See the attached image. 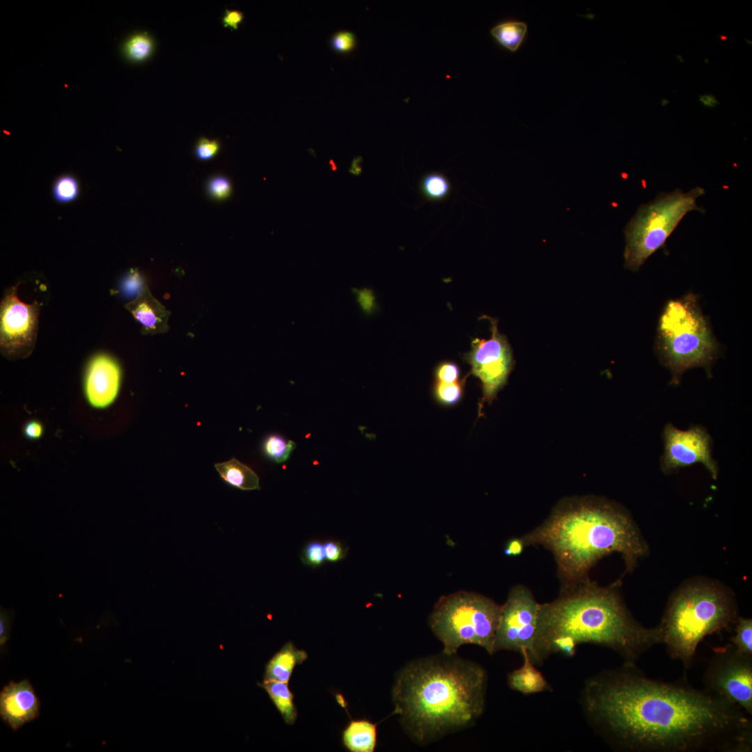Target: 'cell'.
<instances>
[{
	"mask_svg": "<svg viewBox=\"0 0 752 752\" xmlns=\"http://www.w3.org/2000/svg\"><path fill=\"white\" fill-rule=\"evenodd\" d=\"M123 285L126 290L131 293L136 292L137 290L136 288H144L146 286L142 287L141 277L136 271L133 270L125 279Z\"/></svg>",
	"mask_w": 752,
	"mask_h": 752,
	"instance_id": "37",
	"label": "cell"
},
{
	"mask_svg": "<svg viewBox=\"0 0 752 752\" xmlns=\"http://www.w3.org/2000/svg\"><path fill=\"white\" fill-rule=\"evenodd\" d=\"M657 350L674 384L691 368L703 367L710 373L718 345L695 295L666 303L657 327Z\"/></svg>",
	"mask_w": 752,
	"mask_h": 752,
	"instance_id": "6",
	"label": "cell"
},
{
	"mask_svg": "<svg viewBox=\"0 0 752 752\" xmlns=\"http://www.w3.org/2000/svg\"><path fill=\"white\" fill-rule=\"evenodd\" d=\"M307 659V654L292 643H286L268 662L265 680L288 682L296 665Z\"/></svg>",
	"mask_w": 752,
	"mask_h": 752,
	"instance_id": "18",
	"label": "cell"
},
{
	"mask_svg": "<svg viewBox=\"0 0 752 752\" xmlns=\"http://www.w3.org/2000/svg\"><path fill=\"white\" fill-rule=\"evenodd\" d=\"M244 19V15L239 10H226L223 17L222 22L225 27H230L237 29L238 25Z\"/></svg>",
	"mask_w": 752,
	"mask_h": 752,
	"instance_id": "36",
	"label": "cell"
},
{
	"mask_svg": "<svg viewBox=\"0 0 752 752\" xmlns=\"http://www.w3.org/2000/svg\"><path fill=\"white\" fill-rule=\"evenodd\" d=\"M730 644L740 653L752 657V620L738 617Z\"/></svg>",
	"mask_w": 752,
	"mask_h": 752,
	"instance_id": "27",
	"label": "cell"
},
{
	"mask_svg": "<svg viewBox=\"0 0 752 752\" xmlns=\"http://www.w3.org/2000/svg\"><path fill=\"white\" fill-rule=\"evenodd\" d=\"M221 479L242 490L260 489L258 475L235 458L214 465Z\"/></svg>",
	"mask_w": 752,
	"mask_h": 752,
	"instance_id": "20",
	"label": "cell"
},
{
	"mask_svg": "<svg viewBox=\"0 0 752 752\" xmlns=\"http://www.w3.org/2000/svg\"><path fill=\"white\" fill-rule=\"evenodd\" d=\"M262 686L281 713L284 721L287 724H293L296 721L297 712L288 682L265 680Z\"/></svg>",
	"mask_w": 752,
	"mask_h": 752,
	"instance_id": "21",
	"label": "cell"
},
{
	"mask_svg": "<svg viewBox=\"0 0 752 752\" xmlns=\"http://www.w3.org/2000/svg\"><path fill=\"white\" fill-rule=\"evenodd\" d=\"M583 643L608 648L625 663L636 664L644 652L662 643V634L659 625L648 628L632 616L617 583L600 586L587 578L561 588L557 598L540 604L528 654L540 666L556 653L574 656Z\"/></svg>",
	"mask_w": 752,
	"mask_h": 752,
	"instance_id": "2",
	"label": "cell"
},
{
	"mask_svg": "<svg viewBox=\"0 0 752 752\" xmlns=\"http://www.w3.org/2000/svg\"><path fill=\"white\" fill-rule=\"evenodd\" d=\"M528 31L526 22L509 20L496 24L490 30L492 36L503 47L515 52L521 47Z\"/></svg>",
	"mask_w": 752,
	"mask_h": 752,
	"instance_id": "22",
	"label": "cell"
},
{
	"mask_svg": "<svg viewBox=\"0 0 752 752\" xmlns=\"http://www.w3.org/2000/svg\"><path fill=\"white\" fill-rule=\"evenodd\" d=\"M210 195L216 199H224L231 193V185L229 180L223 176L214 177L208 184Z\"/></svg>",
	"mask_w": 752,
	"mask_h": 752,
	"instance_id": "33",
	"label": "cell"
},
{
	"mask_svg": "<svg viewBox=\"0 0 752 752\" xmlns=\"http://www.w3.org/2000/svg\"><path fill=\"white\" fill-rule=\"evenodd\" d=\"M295 447L293 441L286 440L277 434L267 436L263 444L265 455L276 463L286 461Z\"/></svg>",
	"mask_w": 752,
	"mask_h": 752,
	"instance_id": "26",
	"label": "cell"
},
{
	"mask_svg": "<svg viewBox=\"0 0 752 752\" xmlns=\"http://www.w3.org/2000/svg\"><path fill=\"white\" fill-rule=\"evenodd\" d=\"M10 618L8 613L4 611L1 610L0 614V645L1 648L3 647L8 639L9 628H10Z\"/></svg>",
	"mask_w": 752,
	"mask_h": 752,
	"instance_id": "38",
	"label": "cell"
},
{
	"mask_svg": "<svg viewBox=\"0 0 752 752\" xmlns=\"http://www.w3.org/2000/svg\"><path fill=\"white\" fill-rule=\"evenodd\" d=\"M705 194L700 187L683 192L680 189L659 193L641 205L625 229V266L637 271L645 260L662 247L668 237L689 212H703L696 200Z\"/></svg>",
	"mask_w": 752,
	"mask_h": 752,
	"instance_id": "8",
	"label": "cell"
},
{
	"mask_svg": "<svg viewBox=\"0 0 752 752\" xmlns=\"http://www.w3.org/2000/svg\"><path fill=\"white\" fill-rule=\"evenodd\" d=\"M486 686L485 669L457 655L415 659L396 675L393 714L413 740L432 742L473 724L484 710Z\"/></svg>",
	"mask_w": 752,
	"mask_h": 752,
	"instance_id": "3",
	"label": "cell"
},
{
	"mask_svg": "<svg viewBox=\"0 0 752 752\" xmlns=\"http://www.w3.org/2000/svg\"><path fill=\"white\" fill-rule=\"evenodd\" d=\"M434 381L455 382L461 380L460 369L453 361H444L439 363L434 372Z\"/></svg>",
	"mask_w": 752,
	"mask_h": 752,
	"instance_id": "30",
	"label": "cell"
},
{
	"mask_svg": "<svg viewBox=\"0 0 752 752\" xmlns=\"http://www.w3.org/2000/svg\"><path fill=\"white\" fill-rule=\"evenodd\" d=\"M524 547V544L521 538H512L507 542L504 554L507 556H517L522 553Z\"/></svg>",
	"mask_w": 752,
	"mask_h": 752,
	"instance_id": "39",
	"label": "cell"
},
{
	"mask_svg": "<svg viewBox=\"0 0 752 752\" xmlns=\"http://www.w3.org/2000/svg\"><path fill=\"white\" fill-rule=\"evenodd\" d=\"M719 38H721V40H726V38H727L726 36H719Z\"/></svg>",
	"mask_w": 752,
	"mask_h": 752,
	"instance_id": "43",
	"label": "cell"
},
{
	"mask_svg": "<svg viewBox=\"0 0 752 752\" xmlns=\"http://www.w3.org/2000/svg\"><path fill=\"white\" fill-rule=\"evenodd\" d=\"M699 102L705 107L714 108L720 104V102L712 93L699 95Z\"/></svg>",
	"mask_w": 752,
	"mask_h": 752,
	"instance_id": "40",
	"label": "cell"
},
{
	"mask_svg": "<svg viewBox=\"0 0 752 752\" xmlns=\"http://www.w3.org/2000/svg\"><path fill=\"white\" fill-rule=\"evenodd\" d=\"M125 308L141 324L143 334L155 335L169 331L168 320L171 313L153 297L148 286L127 303Z\"/></svg>",
	"mask_w": 752,
	"mask_h": 752,
	"instance_id": "16",
	"label": "cell"
},
{
	"mask_svg": "<svg viewBox=\"0 0 752 752\" xmlns=\"http://www.w3.org/2000/svg\"><path fill=\"white\" fill-rule=\"evenodd\" d=\"M357 43L355 35L348 31H340L331 38L330 44L332 49L338 53H348L352 51Z\"/></svg>",
	"mask_w": 752,
	"mask_h": 752,
	"instance_id": "31",
	"label": "cell"
},
{
	"mask_svg": "<svg viewBox=\"0 0 752 752\" xmlns=\"http://www.w3.org/2000/svg\"><path fill=\"white\" fill-rule=\"evenodd\" d=\"M675 57L677 58V60L680 62H681V63L684 62V58L682 57V56L677 54V55L675 56Z\"/></svg>",
	"mask_w": 752,
	"mask_h": 752,
	"instance_id": "42",
	"label": "cell"
},
{
	"mask_svg": "<svg viewBox=\"0 0 752 752\" xmlns=\"http://www.w3.org/2000/svg\"><path fill=\"white\" fill-rule=\"evenodd\" d=\"M79 194V184L71 175H63L55 181L53 186L54 199L61 203H69L77 198Z\"/></svg>",
	"mask_w": 752,
	"mask_h": 752,
	"instance_id": "28",
	"label": "cell"
},
{
	"mask_svg": "<svg viewBox=\"0 0 752 752\" xmlns=\"http://www.w3.org/2000/svg\"><path fill=\"white\" fill-rule=\"evenodd\" d=\"M305 565L318 567L323 565L325 559L324 547L319 540H311L303 547L300 556Z\"/></svg>",
	"mask_w": 752,
	"mask_h": 752,
	"instance_id": "29",
	"label": "cell"
},
{
	"mask_svg": "<svg viewBox=\"0 0 752 752\" xmlns=\"http://www.w3.org/2000/svg\"><path fill=\"white\" fill-rule=\"evenodd\" d=\"M706 689L752 716V657L730 643L715 651L703 675Z\"/></svg>",
	"mask_w": 752,
	"mask_h": 752,
	"instance_id": "9",
	"label": "cell"
},
{
	"mask_svg": "<svg viewBox=\"0 0 752 752\" xmlns=\"http://www.w3.org/2000/svg\"><path fill=\"white\" fill-rule=\"evenodd\" d=\"M660 103L662 107H665L670 103V101L667 98H662Z\"/></svg>",
	"mask_w": 752,
	"mask_h": 752,
	"instance_id": "41",
	"label": "cell"
},
{
	"mask_svg": "<svg viewBox=\"0 0 752 752\" xmlns=\"http://www.w3.org/2000/svg\"><path fill=\"white\" fill-rule=\"evenodd\" d=\"M540 604L525 586L517 585L508 593L501 611L494 643V654L500 650L521 652L532 648Z\"/></svg>",
	"mask_w": 752,
	"mask_h": 752,
	"instance_id": "12",
	"label": "cell"
},
{
	"mask_svg": "<svg viewBox=\"0 0 752 752\" xmlns=\"http://www.w3.org/2000/svg\"><path fill=\"white\" fill-rule=\"evenodd\" d=\"M465 379L450 383L434 381L432 395L434 400L444 407L458 404L464 395Z\"/></svg>",
	"mask_w": 752,
	"mask_h": 752,
	"instance_id": "25",
	"label": "cell"
},
{
	"mask_svg": "<svg viewBox=\"0 0 752 752\" xmlns=\"http://www.w3.org/2000/svg\"><path fill=\"white\" fill-rule=\"evenodd\" d=\"M344 746L352 752H373L377 725L368 720L352 721L343 732Z\"/></svg>",
	"mask_w": 752,
	"mask_h": 752,
	"instance_id": "19",
	"label": "cell"
},
{
	"mask_svg": "<svg viewBox=\"0 0 752 752\" xmlns=\"http://www.w3.org/2000/svg\"><path fill=\"white\" fill-rule=\"evenodd\" d=\"M452 186L448 178L441 172L432 171L423 175L419 182L422 196L429 201L441 202L448 198Z\"/></svg>",
	"mask_w": 752,
	"mask_h": 752,
	"instance_id": "23",
	"label": "cell"
},
{
	"mask_svg": "<svg viewBox=\"0 0 752 752\" xmlns=\"http://www.w3.org/2000/svg\"><path fill=\"white\" fill-rule=\"evenodd\" d=\"M491 324L489 339L473 338L471 350L464 360L471 366V373L481 384L480 409L485 402L491 403L504 386L514 366L511 347L498 329L497 321L486 317Z\"/></svg>",
	"mask_w": 752,
	"mask_h": 752,
	"instance_id": "10",
	"label": "cell"
},
{
	"mask_svg": "<svg viewBox=\"0 0 752 752\" xmlns=\"http://www.w3.org/2000/svg\"><path fill=\"white\" fill-rule=\"evenodd\" d=\"M154 47V41L147 33H138L127 40L123 50L128 60L142 62L151 56Z\"/></svg>",
	"mask_w": 752,
	"mask_h": 752,
	"instance_id": "24",
	"label": "cell"
},
{
	"mask_svg": "<svg viewBox=\"0 0 752 752\" xmlns=\"http://www.w3.org/2000/svg\"><path fill=\"white\" fill-rule=\"evenodd\" d=\"M44 431L42 424L36 420H31L26 422L23 428V432L25 437L31 440H36L40 439Z\"/></svg>",
	"mask_w": 752,
	"mask_h": 752,
	"instance_id": "35",
	"label": "cell"
},
{
	"mask_svg": "<svg viewBox=\"0 0 752 752\" xmlns=\"http://www.w3.org/2000/svg\"><path fill=\"white\" fill-rule=\"evenodd\" d=\"M664 442L661 468L668 474L696 463L703 464L716 479L719 468L712 455L711 437L704 428L693 425L686 430L668 423L662 433Z\"/></svg>",
	"mask_w": 752,
	"mask_h": 752,
	"instance_id": "13",
	"label": "cell"
},
{
	"mask_svg": "<svg viewBox=\"0 0 752 752\" xmlns=\"http://www.w3.org/2000/svg\"><path fill=\"white\" fill-rule=\"evenodd\" d=\"M323 547L325 559L331 563H336L345 558L347 554L348 548L345 547L338 540H327L324 542Z\"/></svg>",
	"mask_w": 752,
	"mask_h": 752,
	"instance_id": "34",
	"label": "cell"
},
{
	"mask_svg": "<svg viewBox=\"0 0 752 752\" xmlns=\"http://www.w3.org/2000/svg\"><path fill=\"white\" fill-rule=\"evenodd\" d=\"M220 148L219 142L205 137L201 138L196 146L195 153L201 160H207L214 157Z\"/></svg>",
	"mask_w": 752,
	"mask_h": 752,
	"instance_id": "32",
	"label": "cell"
},
{
	"mask_svg": "<svg viewBox=\"0 0 752 752\" xmlns=\"http://www.w3.org/2000/svg\"><path fill=\"white\" fill-rule=\"evenodd\" d=\"M737 618L735 597L726 587L705 580L686 582L671 595L659 625L662 643L671 657L689 668L704 638Z\"/></svg>",
	"mask_w": 752,
	"mask_h": 752,
	"instance_id": "5",
	"label": "cell"
},
{
	"mask_svg": "<svg viewBox=\"0 0 752 752\" xmlns=\"http://www.w3.org/2000/svg\"><path fill=\"white\" fill-rule=\"evenodd\" d=\"M501 611V605L487 597L459 591L439 599L429 625L446 655H456L460 646L473 644L492 655Z\"/></svg>",
	"mask_w": 752,
	"mask_h": 752,
	"instance_id": "7",
	"label": "cell"
},
{
	"mask_svg": "<svg viewBox=\"0 0 752 752\" xmlns=\"http://www.w3.org/2000/svg\"><path fill=\"white\" fill-rule=\"evenodd\" d=\"M40 701L28 680L10 682L0 693V716L13 730L39 716Z\"/></svg>",
	"mask_w": 752,
	"mask_h": 752,
	"instance_id": "15",
	"label": "cell"
},
{
	"mask_svg": "<svg viewBox=\"0 0 752 752\" xmlns=\"http://www.w3.org/2000/svg\"><path fill=\"white\" fill-rule=\"evenodd\" d=\"M520 654L523 657V664L508 674L509 687L524 695L551 690L545 676L531 661L528 650L523 649Z\"/></svg>",
	"mask_w": 752,
	"mask_h": 752,
	"instance_id": "17",
	"label": "cell"
},
{
	"mask_svg": "<svg viewBox=\"0 0 752 752\" xmlns=\"http://www.w3.org/2000/svg\"><path fill=\"white\" fill-rule=\"evenodd\" d=\"M524 546L540 545L555 559L561 588L588 578L602 558L618 553L627 572L645 556L648 545L627 511L597 497L561 501L545 521L521 538Z\"/></svg>",
	"mask_w": 752,
	"mask_h": 752,
	"instance_id": "4",
	"label": "cell"
},
{
	"mask_svg": "<svg viewBox=\"0 0 752 752\" xmlns=\"http://www.w3.org/2000/svg\"><path fill=\"white\" fill-rule=\"evenodd\" d=\"M17 286L5 290L0 305V350L10 360L26 358L34 350L41 306L37 301H22Z\"/></svg>",
	"mask_w": 752,
	"mask_h": 752,
	"instance_id": "11",
	"label": "cell"
},
{
	"mask_svg": "<svg viewBox=\"0 0 752 752\" xmlns=\"http://www.w3.org/2000/svg\"><path fill=\"white\" fill-rule=\"evenodd\" d=\"M582 706L612 746L629 752H749L752 721L740 707L683 681L653 680L636 664L587 680Z\"/></svg>",
	"mask_w": 752,
	"mask_h": 752,
	"instance_id": "1",
	"label": "cell"
},
{
	"mask_svg": "<svg viewBox=\"0 0 752 752\" xmlns=\"http://www.w3.org/2000/svg\"><path fill=\"white\" fill-rule=\"evenodd\" d=\"M121 370L118 361L106 354H99L88 362L84 389L88 404L95 409L111 405L118 396Z\"/></svg>",
	"mask_w": 752,
	"mask_h": 752,
	"instance_id": "14",
	"label": "cell"
}]
</instances>
